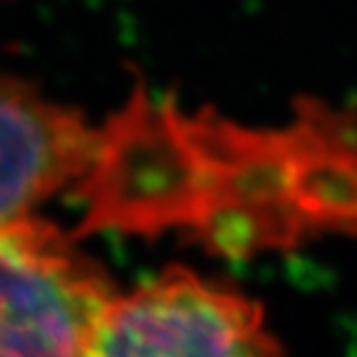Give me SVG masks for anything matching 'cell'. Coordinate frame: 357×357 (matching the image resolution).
Here are the masks:
<instances>
[{"instance_id": "obj_1", "label": "cell", "mask_w": 357, "mask_h": 357, "mask_svg": "<svg viewBox=\"0 0 357 357\" xmlns=\"http://www.w3.org/2000/svg\"><path fill=\"white\" fill-rule=\"evenodd\" d=\"M114 296L57 226L33 213L0 226V357H87Z\"/></svg>"}, {"instance_id": "obj_2", "label": "cell", "mask_w": 357, "mask_h": 357, "mask_svg": "<svg viewBox=\"0 0 357 357\" xmlns=\"http://www.w3.org/2000/svg\"><path fill=\"white\" fill-rule=\"evenodd\" d=\"M87 357H283L263 310L243 293L169 268L114 296Z\"/></svg>"}, {"instance_id": "obj_3", "label": "cell", "mask_w": 357, "mask_h": 357, "mask_svg": "<svg viewBox=\"0 0 357 357\" xmlns=\"http://www.w3.org/2000/svg\"><path fill=\"white\" fill-rule=\"evenodd\" d=\"M102 144L77 112L0 77V226L92 174Z\"/></svg>"}]
</instances>
